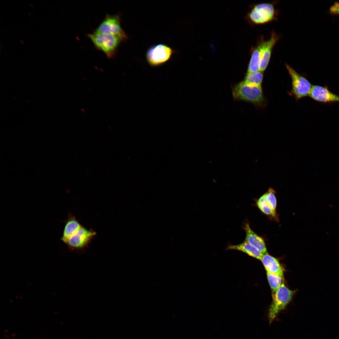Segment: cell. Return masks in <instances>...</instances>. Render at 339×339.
I'll list each match as a JSON object with an SVG mask.
<instances>
[{
	"label": "cell",
	"instance_id": "1",
	"mask_svg": "<svg viewBox=\"0 0 339 339\" xmlns=\"http://www.w3.org/2000/svg\"><path fill=\"white\" fill-rule=\"evenodd\" d=\"M232 93L236 100H245L260 107L266 104L261 86L248 84L243 81L234 87Z\"/></svg>",
	"mask_w": 339,
	"mask_h": 339
},
{
	"label": "cell",
	"instance_id": "2",
	"mask_svg": "<svg viewBox=\"0 0 339 339\" xmlns=\"http://www.w3.org/2000/svg\"><path fill=\"white\" fill-rule=\"evenodd\" d=\"M274 3H263L253 6L248 13V19L256 24H266L277 19L278 10Z\"/></svg>",
	"mask_w": 339,
	"mask_h": 339
},
{
	"label": "cell",
	"instance_id": "3",
	"mask_svg": "<svg viewBox=\"0 0 339 339\" xmlns=\"http://www.w3.org/2000/svg\"><path fill=\"white\" fill-rule=\"evenodd\" d=\"M295 291L288 289L283 282L273 298L269 309V324L272 322L278 314L286 307L291 300Z\"/></svg>",
	"mask_w": 339,
	"mask_h": 339
},
{
	"label": "cell",
	"instance_id": "4",
	"mask_svg": "<svg viewBox=\"0 0 339 339\" xmlns=\"http://www.w3.org/2000/svg\"><path fill=\"white\" fill-rule=\"evenodd\" d=\"M89 38L95 46L102 51L109 58L112 57L121 40L118 37L96 32L88 34Z\"/></svg>",
	"mask_w": 339,
	"mask_h": 339
},
{
	"label": "cell",
	"instance_id": "5",
	"mask_svg": "<svg viewBox=\"0 0 339 339\" xmlns=\"http://www.w3.org/2000/svg\"><path fill=\"white\" fill-rule=\"evenodd\" d=\"M285 66L292 80L291 94L297 100L309 95L312 86L310 82L288 64Z\"/></svg>",
	"mask_w": 339,
	"mask_h": 339
},
{
	"label": "cell",
	"instance_id": "6",
	"mask_svg": "<svg viewBox=\"0 0 339 339\" xmlns=\"http://www.w3.org/2000/svg\"><path fill=\"white\" fill-rule=\"evenodd\" d=\"M174 53V50L165 45H155L150 47L148 50L146 54V59L150 65L157 66L167 61Z\"/></svg>",
	"mask_w": 339,
	"mask_h": 339
},
{
	"label": "cell",
	"instance_id": "7",
	"mask_svg": "<svg viewBox=\"0 0 339 339\" xmlns=\"http://www.w3.org/2000/svg\"><path fill=\"white\" fill-rule=\"evenodd\" d=\"M96 32L116 36L121 40L127 39L126 35L121 27L120 19L117 15H107Z\"/></svg>",
	"mask_w": 339,
	"mask_h": 339
},
{
	"label": "cell",
	"instance_id": "8",
	"mask_svg": "<svg viewBox=\"0 0 339 339\" xmlns=\"http://www.w3.org/2000/svg\"><path fill=\"white\" fill-rule=\"evenodd\" d=\"M96 234V233L93 230L88 229L81 226L65 244L73 250L83 249L88 246Z\"/></svg>",
	"mask_w": 339,
	"mask_h": 339
},
{
	"label": "cell",
	"instance_id": "9",
	"mask_svg": "<svg viewBox=\"0 0 339 339\" xmlns=\"http://www.w3.org/2000/svg\"><path fill=\"white\" fill-rule=\"evenodd\" d=\"M280 35L272 31L270 38L267 40H262L259 71L263 72L266 68L271 58L274 46L280 38Z\"/></svg>",
	"mask_w": 339,
	"mask_h": 339
},
{
	"label": "cell",
	"instance_id": "10",
	"mask_svg": "<svg viewBox=\"0 0 339 339\" xmlns=\"http://www.w3.org/2000/svg\"><path fill=\"white\" fill-rule=\"evenodd\" d=\"M309 95L315 100L320 102H339V96L330 91L326 87L313 85L311 86Z\"/></svg>",
	"mask_w": 339,
	"mask_h": 339
},
{
	"label": "cell",
	"instance_id": "11",
	"mask_svg": "<svg viewBox=\"0 0 339 339\" xmlns=\"http://www.w3.org/2000/svg\"><path fill=\"white\" fill-rule=\"evenodd\" d=\"M246 233V241L259 250L263 254L267 253L265 242L263 239L256 234L251 229L248 223L243 226Z\"/></svg>",
	"mask_w": 339,
	"mask_h": 339
},
{
	"label": "cell",
	"instance_id": "12",
	"mask_svg": "<svg viewBox=\"0 0 339 339\" xmlns=\"http://www.w3.org/2000/svg\"><path fill=\"white\" fill-rule=\"evenodd\" d=\"M261 261L266 272L279 276L283 279L282 269L278 261L276 258L267 253L263 255Z\"/></svg>",
	"mask_w": 339,
	"mask_h": 339
},
{
	"label": "cell",
	"instance_id": "13",
	"mask_svg": "<svg viewBox=\"0 0 339 339\" xmlns=\"http://www.w3.org/2000/svg\"><path fill=\"white\" fill-rule=\"evenodd\" d=\"M65 225L62 235L60 239L65 244L82 226L76 218L71 213H69Z\"/></svg>",
	"mask_w": 339,
	"mask_h": 339
},
{
	"label": "cell",
	"instance_id": "14",
	"mask_svg": "<svg viewBox=\"0 0 339 339\" xmlns=\"http://www.w3.org/2000/svg\"><path fill=\"white\" fill-rule=\"evenodd\" d=\"M226 249L241 251L260 260H261L264 255L256 248L245 240L239 245H229Z\"/></svg>",
	"mask_w": 339,
	"mask_h": 339
},
{
	"label": "cell",
	"instance_id": "15",
	"mask_svg": "<svg viewBox=\"0 0 339 339\" xmlns=\"http://www.w3.org/2000/svg\"><path fill=\"white\" fill-rule=\"evenodd\" d=\"M262 40L259 42L257 45L251 48V57L248 65L247 73H254L259 71Z\"/></svg>",
	"mask_w": 339,
	"mask_h": 339
},
{
	"label": "cell",
	"instance_id": "16",
	"mask_svg": "<svg viewBox=\"0 0 339 339\" xmlns=\"http://www.w3.org/2000/svg\"><path fill=\"white\" fill-rule=\"evenodd\" d=\"M263 78V72L260 71L247 73L244 81L249 84L261 86Z\"/></svg>",
	"mask_w": 339,
	"mask_h": 339
},
{
	"label": "cell",
	"instance_id": "17",
	"mask_svg": "<svg viewBox=\"0 0 339 339\" xmlns=\"http://www.w3.org/2000/svg\"><path fill=\"white\" fill-rule=\"evenodd\" d=\"M267 279L272 290V298L274 296L276 292L283 282V279L281 277L266 272Z\"/></svg>",
	"mask_w": 339,
	"mask_h": 339
},
{
	"label": "cell",
	"instance_id": "18",
	"mask_svg": "<svg viewBox=\"0 0 339 339\" xmlns=\"http://www.w3.org/2000/svg\"><path fill=\"white\" fill-rule=\"evenodd\" d=\"M256 204L259 209L264 213L267 215H271L273 217L275 216L276 215L266 200L265 194L259 199Z\"/></svg>",
	"mask_w": 339,
	"mask_h": 339
},
{
	"label": "cell",
	"instance_id": "19",
	"mask_svg": "<svg viewBox=\"0 0 339 339\" xmlns=\"http://www.w3.org/2000/svg\"><path fill=\"white\" fill-rule=\"evenodd\" d=\"M265 194L267 202L274 214L276 215L277 200L275 195L274 191L272 188H270L268 191Z\"/></svg>",
	"mask_w": 339,
	"mask_h": 339
},
{
	"label": "cell",
	"instance_id": "20",
	"mask_svg": "<svg viewBox=\"0 0 339 339\" xmlns=\"http://www.w3.org/2000/svg\"><path fill=\"white\" fill-rule=\"evenodd\" d=\"M330 11L331 13L334 14H339V3H335L331 8Z\"/></svg>",
	"mask_w": 339,
	"mask_h": 339
}]
</instances>
